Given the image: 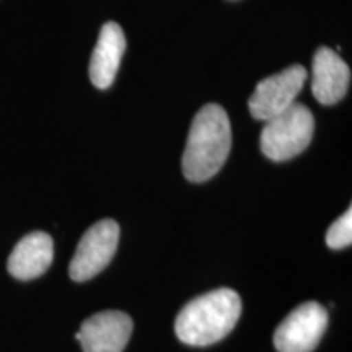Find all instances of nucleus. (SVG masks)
Instances as JSON below:
<instances>
[{
	"label": "nucleus",
	"mask_w": 352,
	"mask_h": 352,
	"mask_svg": "<svg viewBox=\"0 0 352 352\" xmlns=\"http://www.w3.org/2000/svg\"><path fill=\"white\" fill-rule=\"evenodd\" d=\"M232 148L228 114L220 104L202 107L189 127L182 168L186 179L204 183L220 171Z\"/></svg>",
	"instance_id": "1"
},
{
	"label": "nucleus",
	"mask_w": 352,
	"mask_h": 352,
	"mask_svg": "<svg viewBox=\"0 0 352 352\" xmlns=\"http://www.w3.org/2000/svg\"><path fill=\"white\" fill-rule=\"evenodd\" d=\"M241 315V298L232 289H217L195 298L175 321L178 340L188 346H210L235 328Z\"/></svg>",
	"instance_id": "2"
},
{
	"label": "nucleus",
	"mask_w": 352,
	"mask_h": 352,
	"mask_svg": "<svg viewBox=\"0 0 352 352\" xmlns=\"http://www.w3.org/2000/svg\"><path fill=\"white\" fill-rule=\"evenodd\" d=\"M315 118L305 104L294 103L266 121L261 132V152L272 162H287L310 145Z\"/></svg>",
	"instance_id": "3"
},
{
	"label": "nucleus",
	"mask_w": 352,
	"mask_h": 352,
	"mask_svg": "<svg viewBox=\"0 0 352 352\" xmlns=\"http://www.w3.org/2000/svg\"><path fill=\"white\" fill-rule=\"evenodd\" d=\"M120 243V226L116 220L103 219L83 233L69 266L70 279L85 283L111 263Z\"/></svg>",
	"instance_id": "4"
},
{
	"label": "nucleus",
	"mask_w": 352,
	"mask_h": 352,
	"mask_svg": "<svg viewBox=\"0 0 352 352\" xmlns=\"http://www.w3.org/2000/svg\"><path fill=\"white\" fill-rule=\"evenodd\" d=\"M328 327V311L318 302H305L285 316L274 333L279 352H311Z\"/></svg>",
	"instance_id": "5"
},
{
	"label": "nucleus",
	"mask_w": 352,
	"mask_h": 352,
	"mask_svg": "<svg viewBox=\"0 0 352 352\" xmlns=\"http://www.w3.org/2000/svg\"><path fill=\"white\" fill-rule=\"evenodd\" d=\"M307 80V69L294 64L283 72L266 77L254 88L248 101L250 113L254 120L266 122L296 103L303 83Z\"/></svg>",
	"instance_id": "6"
},
{
	"label": "nucleus",
	"mask_w": 352,
	"mask_h": 352,
	"mask_svg": "<svg viewBox=\"0 0 352 352\" xmlns=\"http://www.w3.org/2000/svg\"><path fill=\"white\" fill-rule=\"evenodd\" d=\"M132 334V320L122 311L108 310L91 315L76 334L83 352H122Z\"/></svg>",
	"instance_id": "7"
},
{
	"label": "nucleus",
	"mask_w": 352,
	"mask_h": 352,
	"mask_svg": "<svg viewBox=\"0 0 352 352\" xmlns=\"http://www.w3.org/2000/svg\"><path fill=\"white\" fill-rule=\"evenodd\" d=\"M351 83V69L336 51L321 46L311 65V91L321 104H336L344 98Z\"/></svg>",
	"instance_id": "8"
},
{
	"label": "nucleus",
	"mask_w": 352,
	"mask_h": 352,
	"mask_svg": "<svg viewBox=\"0 0 352 352\" xmlns=\"http://www.w3.org/2000/svg\"><path fill=\"white\" fill-rule=\"evenodd\" d=\"M126 51L124 32L116 21H108L101 28L98 41L90 59V80L100 90H107L113 85L120 70L121 59Z\"/></svg>",
	"instance_id": "9"
},
{
	"label": "nucleus",
	"mask_w": 352,
	"mask_h": 352,
	"mask_svg": "<svg viewBox=\"0 0 352 352\" xmlns=\"http://www.w3.org/2000/svg\"><path fill=\"white\" fill-rule=\"evenodd\" d=\"M54 258V241L47 233L32 232L15 245L7 270L15 279L32 280L50 270Z\"/></svg>",
	"instance_id": "10"
},
{
	"label": "nucleus",
	"mask_w": 352,
	"mask_h": 352,
	"mask_svg": "<svg viewBox=\"0 0 352 352\" xmlns=\"http://www.w3.org/2000/svg\"><path fill=\"white\" fill-rule=\"evenodd\" d=\"M352 243V210L347 209L340 219L329 226L327 245L331 250H342Z\"/></svg>",
	"instance_id": "11"
}]
</instances>
